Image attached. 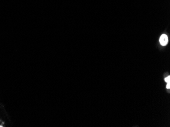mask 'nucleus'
<instances>
[{
  "mask_svg": "<svg viewBox=\"0 0 170 127\" xmlns=\"http://www.w3.org/2000/svg\"><path fill=\"white\" fill-rule=\"evenodd\" d=\"M164 81L166 82H167V83H170V76H168L167 78H166L165 79H164Z\"/></svg>",
  "mask_w": 170,
  "mask_h": 127,
  "instance_id": "2",
  "label": "nucleus"
},
{
  "mask_svg": "<svg viewBox=\"0 0 170 127\" xmlns=\"http://www.w3.org/2000/svg\"><path fill=\"white\" fill-rule=\"evenodd\" d=\"M159 42L160 44L162 46H166L168 43V36L165 35L163 34L159 38Z\"/></svg>",
  "mask_w": 170,
  "mask_h": 127,
  "instance_id": "1",
  "label": "nucleus"
},
{
  "mask_svg": "<svg viewBox=\"0 0 170 127\" xmlns=\"http://www.w3.org/2000/svg\"><path fill=\"white\" fill-rule=\"evenodd\" d=\"M167 89H170V83H167Z\"/></svg>",
  "mask_w": 170,
  "mask_h": 127,
  "instance_id": "3",
  "label": "nucleus"
}]
</instances>
